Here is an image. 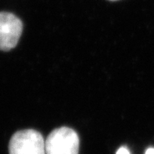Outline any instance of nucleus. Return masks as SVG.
<instances>
[{"label":"nucleus","mask_w":154,"mask_h":154,"mask_svg":"<svg viewBox=\"0 0 154 154\" xmlns=\"http://www.w3.org/2000/svg\"><path fill=\"white\" fill-rule=\"evenodd\" d=\"M46 154H79V138L67 127L54 130L45 140Z\"/></svg>","instance_id":"nucleus-1"},{"label":"nucleus","mask_w":154,"mask_h":154,"mask_svg":"<svg viewBox=\"0 0 154 154\" xmlns=\"http://www.w3.org/2000/svg\"><path fill=\"white\" fill-rule=\"evenodd\" d=\"M9 154H46L44 138L32 129L17 131L10 138Z\"/></svg>","instance_id":"nucleus-2"},{"label":"nucleus","mask_w":154,"mask_h":154,"mask_svg":"<svg viewBox=\"0 0 154 154\" xmlns=\"http://www.w3.org/2000/svg\"><path fill=\"white\" fill-rule=\"evenodd\" d=\"M22 21L11 13L0 12V51L14 48L22 34Z\"/></svg>","instance_id":"nucleus-3"},{"label":"nucleus","mask_w":154,"mask_h":154,"mask_svg":"<svg viewBox=\"0 0 154 154\" xmlns=\"http://www.w3.org/2000/svg\"><path fill=\"white\" fill-rule=\"evenodd\" d=\"M116 154H131V153L127 147H125V146H122V147H120V148L117 150Z\"/></svg>","instance_id":"nucleus-4"},{"label":"nucleus","mask_w":154,"mask_h":154,"mask_svg":"<svg viewBox=\"0 0 154 154\" xmlns=\"http://www.w3.org/2000/svg\"><path fill=\"white\" fill-rule=\"evenodd\" d=\"M146 154H154V148H149L146 151Z\"/></svg>","instance_id":"nucleus-5"},{"label":"nucleus","mask_w":154,"mask_h":154,"mask_svg":"<svg viewBox=\"0 0 154 154\" xmlns=\"http://www.w3.org/2000/svg\"><path fill=\"white\" fill-rule=\"evenodd\" d=\"M109 1H112V2H114V1H118V0H109Z\"/></svg>","instance_id":"nucleus-6"}]
</instances>
